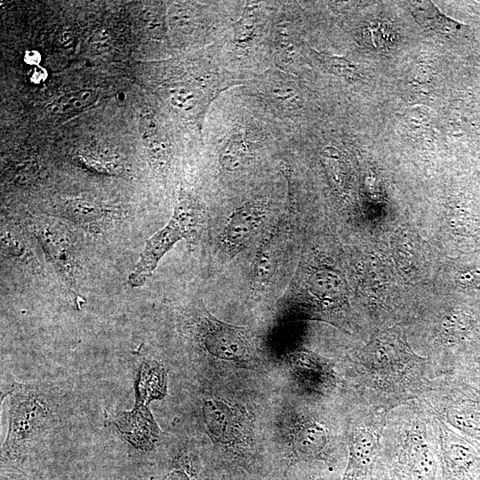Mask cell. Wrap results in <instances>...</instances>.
<instances>
[{"mask_svg": "<svg viewBox=\"0 0 480 480\" xmlns=\"http://www.w3.org/2000/svg\"><path fill=\"white\" fill-rule=\"evenodd\" d=\"M400 428L398 441L380 446L372 480H444L439 442L416 420Z\"/></svg>", "mask_w": 480, "mask_h": 480, "instance_id": "obj_1", "label": "cell"}, {"mask_svg": "<svg viewBox=\"0 0 480 480\" xmlns=\"http://www.w3.org/2000/svg\"><path fill=\"white\" fill-rule=\"evenodd\" d=\"M204 222L203 205L192 196L182 194L168 223L146 243L129 275L128 284L137 288L151 276L160 260L182 239H196Z\"/></svg>", "mask_w": 480, "mask_h": 480, "instance_id": "obj_2", "label": "cell"}, {"mask_svg": "<svg viewBox=\"0 0 480 480\" xmlns=\"http://www.w3.org/2000/svg\"><path fill=\"white\" fill-rule=\"evenodd\" d=\"M424 363L398 324L375 333L360 352V364L367 375L380 382L397 384Z\"/></svg>", "mask_w": 480, "mask_h": 480, "instance_id": "obj_3", "label": "cell"}, {"mask_svg": "<svg viewBox=\"0 0 480 480\" xmlns=\"http://www.w3.org/2000/svg\"><path fill=\"white\" fill-rule=\"evenodd\" d=\"M29 227L59 277L75 300H79L77 278L80 261L71 229L59 220L49 217H32Z\"/></svg>", "mask_w": 480, "mask_h": 480, "instance_id": "obj_4", "label": "cell"}, {"mask_svg": "<svg viewBox=\"0 0 480 480\" xmlns=\"http://www.w3.org/2000/svg\"><path fill=\"white\" fill-rule=\"evenodd\" d=\"M384 417L367 415L350 428L348 464L341 480H372L381 446Z\"/></svg>", "mask_w": 480, "mask_h": 480, "instance_id": "obj_5", "label": "cell"}, {"mask_svg": "<svg viewBox=\"0 0 480 480\" xmlns=\"http://www.w3.org/2000/svg\"><path fill=\"white\" fill-rule=\"evenodd\" d=\"M438 442L444 480H480V444L442 421L438 422Z\"/></svg>", "mask_w": 480, "mask_h": 480, "instance_id": "obj_6", "label": "cell"}, {"mask_svg": "<svg viewBox=\"0 0 480 480\" xmlns=\"http://www.w3.org/2000/svg\"><path fill=\"white\" fill-rule=\"evenodd\" d=\"M203 341L213 356L233 362H246L250 358V344L243 328L226 324L206 313Z\"/></svg>", "mask_w": 480, "mask_h": 480, "instance_id": "obj_7", "label": "cell"}, {"mask_svg": "<svg viewBox=\"0 0 480 480\" xmlns=\"http://www.w3.org/2000/svg\"><path fill=\"white\" fill-rule=\"evenodd\" d=\"M268 204L252 200L238 206L228 218L222 233V244L230 255L245 248L260 232L268 215Z\"/></svg>", "mask_w": 480, "mask_h": 480, "instance_id": "obj_8", "label": "cell"}, {"mask_svg": "<svg viewBox=\"0 0 480 480\" xmlns=\"http://www.w3.org/2000/svg\"><path fill=\"white\" fill-rule=\"evenodd\" d=\"M455 397L436 405V412L443 418L440 421L469 438L480 440V402L461 398L460 395Z\"/></svg>", "mask_w": 480, "mask_h": 480, "instance_id": "obj_9", "label": "cell"}, {"mask_svg": "<svg viewBox=\"0 0 480 480\" xmlns=\"http://www.w3.org/2000/svg\"><path fill=\"white\" fill-rule=\"evenodd\" d=\"M62 212L73 222L94 232L101 231L121 215L120 209L116 206L84 198L67 200Z\"/></svg>", "mask_w": 480, "mask_h": 480, "instance_id": "obj_10", "label": "cell"}, {"mask_svg": "<svg viewBox=\"0 0 480 480\" xmlns=\"http://www.w3.org/2000/svg\"><path fill=\"white\" fill-rule=\"evenodd\" d=\"M116 421L119 431L138 448L148 449L157 438L159 429L147 405L136 404L131 412H119Z\"/></svg>", "mask_w": 480, "mask_h": 480, "instance_id": "obj_11", "label": "cell"}, {"mask_svg": "<svg viewBox=\"0 0 480 480\" xmlns=\"http://www.w3.org/2000/svg\"><path fill=\"white\" fill-rule=\"evenodd\" d=\"M10 412V427L4 446L10 452L17 453L28 437L43 408L35 399L23 398L19 399Z\"/></svg>", "mask_w": 480, "mask_h": 480, "instance_id": "obj_12", "label": "cell"}, {"mask_svg": "<svg viewBox=\"0 0 480 480\" xmlns=\"http://www.w3.org/2000/svg\"><path fill=\"white\" fill-rule=\"evenodd\" d=\"M466 308H458L447 315L441 324V336L444 342L457 348L468 347L479 334L477 316Z\"/></svg>", "mask_w": 480, "mask_h": 480, "instance_id": "obj_13", "label": "cell"}, {"mask_svg": "<svg viewBox=\"0 0 480 480\" xmlns=\"http://www.w3.org/2000/svg\"><path fill=\"white\" fill-rule=\"evenodd\" d=\"M280 226L274 228L262 242L252 268V290L260 292L275 276L279 257Z\"/></svg>", "mask_w": 480, "mask_h": 480, "instance_id": "obj_14", "label": "cell"}, {"mask_svg": "<svg viewBox=\"0 0 480 480\" xmlns=\"http://www.w3.org/2000/svg\"><path fill=\"white\" fill-rule=\"evenodd\" d=\"M328 445V434L323 424L316 420H305L296 429L293 449L306 460H324Z\"/></svg>", "mask_w": 480, "mask_h": 480, "instance_id": "obj_15", "label": "cell"}, {"mask_svg": "<svg viewBox=\"0 0 480 480\" xmlns=\"http://www.w3.org/2000/svg\"><path fill=\"white\" fill-rule=\"evenodd\" d=\"M340 278L333 270L317 269L308 273L302 282L306 292L323 308L334 307L340 300ZM310 298V297H309Z\"/></svg>", "mask_w": 480, "mask_h": 480, "instance_id": "obj_16", "label": "cell"}, {"mask_svg": "<svg viewBox=\"0 0 480 480\" xmlns=\"http://www.w3.org/2000/svg\"><path fill=\"white\" fill-rule=\"evenodd\" d=\"M166 391L164 369L156 361H145L140 368L136 384V404L147 405L162 398Z\"/></svg>", "mask_w": 480, "mask_h": 480, "instance_id": "obj_17", "label": "cell"}, {"mask_svg": "<svg viewBox=\"0 0 480 480\" xmlns=\"http://www.w3.org/2000/svg\"><path fill=\"white\" fill-rule=\"evenodd\" d=\"M140 131L152 165L159 172L165 171L169 165V150L155 118L149 116L142 117Z\"/></svg>", "mask_w": 480, "mask_h": 480, "instance_id": "obj_18", "label": "cell"}, {"mask_svg": "<svg viewBox=\"0 0 480 480\" xmlns=\"http://www.w3.org/2000/svg\"><path fill=\"white\" fill-rule=\"evenodd\" d=\"M204 420L211 433L220 441L229 442L234 436V415L226 404L208 401L203 407Z\"/></svg>", "mask_w": 480, "mask_h": 480, "instance_id": "obj_19", "label": "cell"}, {"mask_svg": "<svg viewBox=\"0 0 480 480\" xmlns=\"http://www.w3.org/2000/svg\"><path fill=\"white\" fill-rule=\"evenodd\" d=\"M411 10L418 23L425 28L444 34H453L461 28L460 23L445 16L431 2L412 3Z\"/></svg>", "mask_w": 480, "mask_h": 480, "instance_id": "obj_20", "label": "cell"}, {"mask_svg": "<svg viewBox=\"0 0 480 480\" xmlns=\"http://www.w3.org/2000/svg\"><path fill=\"white\" fill-rule=\"evenodd\" d=\"M287 74H269L264 77V87L273 102L287 108L300 106V96L294 82Z\"/></svg>", "mask_w": 480, "mask_h": 480, "instance_id": "obj_21", "label": "cell"}, {"mask_svg": "<svg viewBox=\"0 0 480 480\" xmlns=\"http://www.w3.org/2000/svg\"><path fill=\"white\" fill-rule=\"evenodd\" d=\"M262 26L259 5L246 4L241 18L232 25L235 43L241 47L253 43L254 39L260 34Z\"/></svg>", "mask_w": 480, "mask_h": 480, "instance_id": "obj_22", "label": "cell"}, {"mask_svg": "<svg viewBox=\"0 0 480 480\" xmlns=\"http://www.w3.org/2000/svg\"><path fill=\"white\" fill-rule=\"evenodd\" d=\"M97 100L98 93L93 90L68 92L52 101L48 106V111L53 115L75 113L88 108Z\"/></svg>", "mask_w": 480, "mask_h": 480, "instance_id": "obj_23", "label": "cell"}, {"mask_svg": "<svg viewBox=\"0 0 480 480\" xmlns=\"http://www.w3.org/2000/svg\"><path fill=\"white\" fill-rule=\"evenodd\" d=\"M249 147L241 134L231 136L220 151V165L228 171L241 169L248 160Z\"/></svg>", "mask_w": 480, "mask_h": 480, "instance_id": "obj_24", "label": "cell"}, {"mask_svg": "<svg viewBox=\"0 0 480 480\" xmlns=\"http://www.w3.org/2000/svg\"><path fill=\"white\" fill-rule=\"evenodd\" d=\"M292 365L302 378L311 382H322L325 380V375H329L325 364L319 362L318 356L308 352L296 353L292 357Z\"/></svg>", "mask_w": 480, "mask_h": 480, "instance_id": "obj_25", "label": "cell"}, {"mask_svg": "<svg viewBox=\"0 0 480 480\" xmlns=\"http://www.w3.org/2000/svg\"><path fill=\"white\" fill-rule=\"evenodd\" d=\"M316 59L332 74L342 76L346 79H356L359 76L358 66L350 60L324 52L314 51Z\"/></svg>", "mask_w": 480, "mask_h": 480, "instance_id": "obj_26", "label": "cell"}, {"mask_svg": "<svg viewBox=\"0 0 480 480\" xmlns=\"http://www.w3.org/2000/svg\"><path fill=\"white\" fill-rule=\"evenodd\" d=\"M2 252L10 259L25 261L30 259L29 249L24 238L12 229H2L1 232Z\"/></svg>", "mask_w": 480, "mask_h": 480, "instance_id": "obj_27", "label": "cell"}, {"mask_svg": "<svg viewBox=\"0 0 480 480\" xmlns=\"http://www.w3.org/2000/svg\"><path fill=\"white\" fill-rule=\"evenodd\" d=\"M46 78L47 71L40 66L35 67L30 74V81L34 84H40L44 82Z\"/></svg>", "mask_w": 480, "mask_h": 480, "instance_id": "obj_28", "label": "cell"}, {"mask_svg": "<svg viewBox=\"0 0 480 480\" xmlns=\"http://www.w3.org/2000/svg\"><path fill=\"white\" fill-rule=\"evenodd\" d=\"M24 61L30 66L36 67L41 61V55L36 50L27 51L24 55Z\"/></svg>", "mask_w": 480, "mask_h": 480, "instance_id": "obj_29", "label": "cell"}, {"mask_svg": "<svg viewBox=\"0 0 480 480\" xmlns=\"http://www.w3.org/2000/svg\"><path fill=\"white\" fill-rule=\"evenodd\" d=\"M167 480H189V478L184 472L173 470L172 473H170Z\"/></svg>", "mask_w": 480, "mask_h": 480, "instance_id": "obj_30", "label": "cell"}, {"mask_svg": "<svg viewBox=\"0 0 480 480\" xmlns=\"http://www.w3.org/2000/svg\"><path fill=\"white\" fill-rule=\"evenodd\" d=\"M309 480H311V479H309Z\"/></svg>", "mask_w": 480, "mask_h": 480, "instance_id": "obj_31", "label": "cell"}]
</instances>
